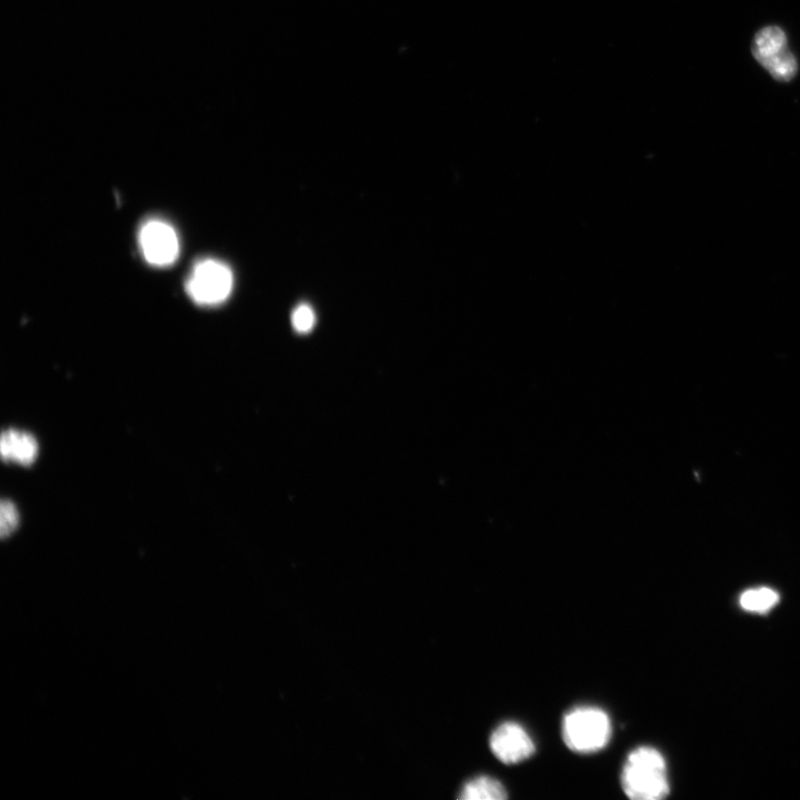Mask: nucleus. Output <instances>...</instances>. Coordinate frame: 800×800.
Segmentation results:
<instances>
[{
  "label": "nucleus",
  "mask_w": 800,
  "mask_h": 800,
  "mask_svg": "<svg viewBox=\"0 0 800 800\" xmlns=\"http://www.w3.org/2000/svg\"><path fill=\"white\" fill-rule=\"evenodd\" d=\"M779 602V595L772 588L762 587L746 590L741 596V607L751 613L765 614Z\"/></svg>",
  "instance_id": "nucleus-9"
},
{
  "label": "nucleus",
  "mask_w": 800,
  "mask_h": 800,
  "mask_svg": "<svg viewBox=\"0 0 800 800\" xmlns=\"http://www.w3.org/2000/svg\"><path fill=\"white\" fill-rule=\"evenodd\" d=\"M315 322V313L308 305H301L295 309L293 314V326L298 332L306 333L310 331Z\"/></svg>",
  "instance_id": "nucleus-11"
},
{
  "label": "nucleus",
  "mask_w": 800,
  "mask_h": 800,
  "mask_svg": "<svg viewBox=\"0 0 800 800\" xmlns=\"http://www.w3.org/2000/svg\"><path fill=\"white\" fill-rule=\"evenodd\" d=\"M508 797L504 785L490 776H480L463 785L461 800H504Z\"/></svg>",
  "instance_id": "nucleus-8"
},
{
  "label": "nucleus",
  "mask_w": 800,
  "mask_h": 800,
  "mask_svg": "<svg viewBox=\"0 0 800 800\" xmlns=\"http://www.w3.org/2000/svg\"><path fill=\"white\" fill-rule=\"evenodd\" d=\"M233 284L234 278L228 266L219 260L207 259L193 267L186 289L195 303L213 306L230 297Z\"/></svg>",
  "instance_id": "nucleus-3"
},
{
  "label": "nucleus",
  "mask_w": 800,
  "mask_h": 800,
  "mask_svg": "<svg viewBox=\"0 0 800 800\" xmlns=\"http://www.w3.org/2000/svg\"><path fill=\"white\" fill-rule=\"evenodd\" d=\"M20 523V515L16 506L8 499H3L0 505V533L5 540L12 536Z\"/></svg>",
  "instance_id": "nucleus-10"
},
{
  "label": "nucleus",
  "mask_w": 800,
  "mask_h": 800,
  "mask_svg": "<svg viewBox=\"0 0 800 800\" xmlns=\"http://www.w3.org/2000/svg\"><path fill=\"white\" fill-rule=\"evenodd\" d=\"M753 54L776 81L789 82L798 71L797 60L779 27L769 26L760 31L753 43Z\"/></svg>",
  "instance_id": "nucleus-4"
},
{
  "label": "nucleus",
  "mask_w": 800,
  "mask_h": 800,
  "mask_svg": "<svg viewBox=\"0 0 800 800\" xmlns=\"http://www.w3.org/2000/svg\"><path fill=\"white\" fill-rule=\"evenodd\" d=\"M490 745L495 757L506 765L521 763L537 750L527 730L513 721L504 722L495 729Z\"/></svg>",
  "instance_id": "nucleus-5"
},
{
  "label": "nucleus",
  "mask_w": 800,
  "mask_h": 800,
  "mask_svg": "<svg viewBox=\"0 0 800 800\" xmlns=\"http://www.w3.org/2000/svg\"><path fill=\"white\" fill-rule=\"evenodd\" d=\"M140 245L145 259L154 266H169L179 255L175 230L162 221H150L142 227Z\"/></svg>",
  "instance_id": "nucleus-6"
},
{
  "label": "nucleus",
  "mask_w": 800,
  "mask_h": 800,
  "mask_svg": "<svg viewBox=\"0 0 800 800\" xmlns=\"http://www.w3.org/2000/svg\"><path fill=\"white\" fill-rule=\"evenodd\" d=\"M0 451L5 461L14 460L21 464L31 466L37 457L38 444L28 433L9 430L2 435Z\"/></svg>",
  "instance_id": "nucleus-7"
},
{
  "label": "nucleus",
  "mask_w": 800,
  "mask_h": 800,
  "mask_svg": "<svg viewBox=\"0 0 800 800\" xmlns=\"http://www.w3.org/2000/svg\"><path fill=\"white\" fill-rule=\"evenodd\" d=\"M622 787L634 800H659L669 796L671 789L662 755L652 748L634 750L623 767Z\"/></svg>",
  "instance_id": "nucleus-1"
},
{
  "label": "nucleus",
  "mask_w": 800,
  "mask_h": 800,
  "mask_svg": "<svg viewBox=\"0 0 800 800\" xmlns=\"http://www.w3.org/2000/svg\"><path fill=\"white\" fill-rule=\"evenodd\" d=\"M612 739V722L608 713L595 706H580L563 719V740L578 754L602 751Z\"/></svg>",
  "instance_id": "nucleus-2"
}]
</instances>
